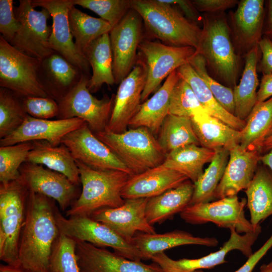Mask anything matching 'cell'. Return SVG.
I'll return each mask as SVG.
<instances>
[{
	"mask_svg": "<svg viewBox=\"0 0 272 272\" xmlns=\"http://www.w3.org/2000/svg\"><path fill=\"white\" fill-rule=\"evenodd\" d=\"M272 149V135L266 140L259 150V152L262 153H266Z\"/></svg>",
	"mask_w": 272,
	"mask_h": 272,
	"instance_id": "obj_56",
	"label": "cell"
},
{
	"mask_svg": "<svg viewBox=\"0 0 272 272\" xmlns=\"http://www.w3.org/2000/svg\"><path fill=\"white\" fill-rule=\"evenodd\" d=\"M86 122L79 118L65 119H42L29 116L12 133L0 140L1 146L36 141H46L57 146L63 138L80 127Z\"/></svg>",
	"mask_w": 272,
	"mask_h": 272,
	"instance_id": "obj_22",
	"label": "cell"
},
{
	"mask_svg": "<svg viewBox=\"0 0 272 272\" xmlns=\"http://www.w3.org/2000/svg\"><path fill=\"white\" fill-rule=\"evenodd\" d=\"M76 253L81 272H165L155 262L130 260L86 242H77Z\"/></svg>",
	"mask_w": 272,
	"mask_h": 272,
	"instance_id": "obj_21",
	"label": "cell"
},
{
	"mask_svg": "<svg viewBox=\"0 0 272 272\" xmlns=\"http://www.w3.org/2000/svg\"><path fill=\"white\" fill-rule=\"evenodd\" d=\"M208 167L194 182V190L189 205L212 201L215 191L224 175L229 158V151L225 149L215 151Z\"/></svg>",
	"mask_w": 272,
	"mask_h": 272,
	"instance_id": "obj_39",
	"label": "cell"
},
{
	"mask_svg": "<svg viewBox=\"0 0 272 272\" xmlns=\"http://www.w3.org/2000/svg\"><path fill=\"white\" fill-rule=\"evenodd\" d=\"M272 247V234L264 244L250 256L245 263L235 272H252L255 265ZM193 272H203L201 269Z\"/></svg>",
	"mask_w": 272,
	"mask_h": 272,
	"instance_id": "obj_50",
	"label": "cell"
},
{
	"mask_svg": "<svg viewBox=\"0 0 272 272\" xmlns=\"http://www.w3.org/2000/svg\"><path fill=\"white\" fill-rule=\"evenodd\" d=\"M191 120L201 147L214 151L225 149L229 151L239 145L240 131L231 127L208 113L197 114Z\"/></svg>",
	"mask_w": 272,
	"mask_h": 272,
	"instance_id": "obj_29",
	"label": "cell"
},
{
	"mask_svg": "<svg viewBox=\"0 0 272 272\" xmlns=\"http://www.w3.org/2000/svg\"><path fill=\"white\" fill-rule=\"evenodd\" d=\"M82 73L54 51L40 61L38 77L49 97L57 101L65 96L79 82Z\"/></svg>",
	"mask_w": 272,
	"mask_h": 272,
	"instance_id": "obj_25",
	"label": "cell"
},
{
	"mask_svg": "<svg viewBox=\"0 0 272 272\" xmlns=\"http://www.w3.org/2000/svg\"><path fill=\"white\" fill-rule=\"evenodd\" d=\"M14 10L20 27L10 44L40 61L52 54L54 51L49 43L51 27L47 24L51 16L49 11L44 8L35 10L31 0H20Z\"/></svg>",
	"mask_w": 272,
	"mask_h": 272,
	"instance_id": "obj_11",
	"label": "cell"
},
{
	"mask_svg": "<svg viewBox=\"0 0 272 272\" xmlns=\"http://www.w3.org/2000/svg\"><path fill=\"white\" fill-rule=\"evenodd\" d=\"M39 272H51L50 271H39Z\"/></svg>",
	"mask_w": 272,
	"mask_h": 272,
	"instance_id": "obj_58",
	"label": "cell"
},
{
	"mask_svg": "<svg viewBox=\"0 0 272 272\" xmlns=\"http://www.w3.org/2000/svg\"><path fill=\"white\" fill-rule=\"evenodd\" d=\"M83 54L92 70L88 83L91 93L97 92L105 84H115L113 73V56L109 33H106L91 42Z\"/></svg>",
	"mask_w": 272,
	"mask_h": 272,
	"instance_id": "obj_31",
	"label": "cell"
},
{
	"mask_svg": "<svg viewBox=\"0 0 272 272\" xmlns=\"http://www.w3.org/2000/svg\"><path fill=\"white\" fill-rule=\"evenodd\" d=\"M260 53L258 45L246 54L240 82L232 89L235 116L244 121L256 103L257 89L259 85L257 71Z\"/></svg>",
	"mask_w": 272,
	"mask_h": 272,
	"instance_id": "obj_32",
	"label": "cell"
},
{
	"mask_svg": "<svg viewBox=\"0 0 272 272\" xmlns=\"http://www.w3.org/2000/svg\"><path fill=\"white\" fill-rule=\"evenodd\" d=\"M149 199H126L120 207L99 210L90 217L107 226L131 243L137 232L156 233L155 228L148 223L146 217V208Z\"/></svg>",
	"mask_w": 272,
	"mask_h": 272,
	"instance_id": "obj_19",
	"label": "cell"
},
{
	"mask_svg": "<svg viewBox=\"0 0 272 272\" xmlns=\"http://www.w3.org/2000/svg\"><path fill=\"white\" fill-rule=\"evenodd\" d=\"M54 201L29 192L19 248L21 267L27 272L49 271L52 247L59 234Z\"/></svg>",
	"mask_w": 272,
	"mask_h": 272,
	"instance_id": "obj_1",
	"label": "cell"
},
{
	"mask_svg": "<svg viewBox=\"0 0 272 272\" xmlns=\"http://www.w3.org/2000/svg\"><path fill=\"white\" fill-rule=\"evenodd\" d=\"M172 6H177L188 19L197 23L201 21L202 16L196 9L191 1L188 0H161Z\"/></svg>",
	"mask_w": 272,
	"mask_h": 272,
	"instance_id": "obj_51",
	"label": "cell"
},
{
	"mask_svg": "<svg viewBox=\"0 0 272 272\" xmlns=\"http://www.w3.org/2000/svg\"><path fill=\"white\" fill-rule=\"evenodd\" d=\"M0 272H27L21 267H15L12 265L1 264Z\"/></svg>",
	"mask_w": 272,
	"mask_h": 272,
	"instance_id": "obj_55",
	"label": "cell"
},
{
	"mask_svg": "<svg viewBox=\"0 0 272 272\" xmlns=\"http://www.w3.org/2000/svg\"><path fill=\"white\" fill-rule=\"evenodd\" d=\"M29 152L26 161L41 165L60 173L72 182L81 183L78 167L69 149L63 144L54 146L46 141H36Z\"/></svg>",
	"mask_w": 272,
	"mask_h": 272,
	"instance_id": "obj_28",
	"label": "cell"
},
{
	"mask_svg": "<svg viewBox=\"0 0 272 272\" xmlns=\"http://www.w3.org/2000/svg\"><path fill=\"white\" fill-rule=\"evenodd\" d=\"M149 35L173 46L199 47L201 28L174 6L161 0H130Z\"/></svg>",
	"mask_w": 272,
	"mask_h": 272,
	"instance_id": "obj_3",
	"label": "cell"
},
{
	"mask_svg": "<svg viewBox=\"0 0 272 272\" xmlns=\"http://www.w3.org/2000/svg\"><path fill=\"white\" fill-rule=\"evenodd\" d=\"M230 236L219 250L196 259L183 258L174 260L164 252L152 256L151 259L157 263L165 272H193L204 268H212L227 262L226 256L231 251L237 250L248 258L253 252L252 246L261 232V227L256 231L241 234L234 229L230 230Z\"/></svg>",
	"mask_w": 272,
	"mask_h": 272,
	"instance_id": "obj_14",
	"label": "cell"
},
{
	"mask_svg": "<svg viewBox=\"0 0 272 272\" xmlns=\"http://www.w3.org/2000/svg\"><path fill=\"white\" fill-rule=\"evenodd\" d=\"M147 72L139 63L119 83L114 105L106 130L121 133L127 130L132 118L138 112L145 88Z\"/></svg>",
	"mask_w": 272,
	"mask_h": 272,
	"instance_id": "obj_20",
	"label": "cell"
},
{
	"mask_svg": "<svg viewBox=\"0 0 272 272\" xmlns=\"http://www.w3.org/2000/svg\"><path fill=\"white\" fill-rule=\"evenodd\" d=\"M131 243L140 252L142 259L148 260L155 254L175 247L185 245L215 247L219 242L215 237H196L186 231L174 230L162 234L137 232Z\"/></svg>",
	"mask_w": 272,
	"mask_h": 272,
	"instance_id": "obj_26",
	"label": "cell"
},
{
	"mask_svg": "<svg viewBox=\"0 0 272 272\" xmlns=\"http://www.w3.org/2000/svg\"><path fill=\"white\" fill-rule=\"evenodd\" d=\"M35 8L47 10L52 19L49 39L50 48L64 57L82 72L89 75L90 65L77 48L71 31L69 13L74 6L73 0H31Z\"/></svg>",
	"mask_w": 272,
	"mask_h": 272,
	"instance_id": "obj_16",
	"label": "cell"
},
{
	"mask_svg": "<svg viewBox=\"0 0 272 272\" xmlns=\"http://www.w3.org/2000/svg\"><path fill=\"white\" fill-rule=\"evenodd\" d=\"M203 112L208 113L189 85L179 76L171 93L169 114L191 118Z\"/></svg>",
	"mask_w": 272,
	"mask_h": 272,
	"instance_id": "obj_42",
	"label": "cell"
},
{
	"mask_svg": "<svg viewBox=\"0 0 272 272\" xmlns=\"http://www.w3.org/2000/svg\"><path fill=\"white\" fill-rule=\"evenodd\" d=\"M260 161L272 172V149L261 155Z\"/></svg>",
	"mask_w": 272,
	"mask_h": 272,
	"instance_id": "obj_54",
	"label": "cell"
},
{
	"mask_svg": "<svg viewBox=\"0 0 272 272\" xmlns=\"http://www.w3.org/2000/svg\"><path fill=\"white\" fill-rule=\"evenodd\" d=\"M22 101L25 111L31 117L49 119L58 115V103L51 98L27 97L22 98Z\"/></svg>",
	"mask_w": 272,
	"mask_h": 272,
	"instance_id": "obj_46",
	"label": "cell"
},
{
	"mask_svg": "<svg viewBox=\"0 0 272 272\" xmlns=\"http://www.w3.org/2000/svg\"><path fill=\"white\" fill-rule=\"evenodd\" d=\"M73 3L93 11L112 27L131 9L130 0H73Z\"/></svg>",
	"mask_w": 272,
	"mask_h": 272,
	"instance_id": "obj_45",
	"label": "cell"
},
{
	"mask_svg": "<svg viewBox=\"0 0 272 272\" xmlns=\"http://www.w3.org/2000/svg\"><path fill=\"white\" fill-rule=\"evenodd\" d=\"M129 169L133 175L163 164L166 154L147 127L131 128L114 133L107 130L94 133Z\"/></svg>",
	"mask_w": 272,
	"mask_h": 272,
	"instance_id": "obj_5",
	"label": "cell"
},
{
	"mask_svg": "<svg viewBox=\"0 0 272 272\" xmlns=\"http://www.w3.org/2000/svg\"><path fill=\"white\" fill-rule=\"evenodd\" d=\"M77 242L59 232L50 258L51 272H81L76 253Z\"/></svg>",
	"mask_w": 272,
	"mask_h": 272,
	"instance_id": "obj_43",
	"label": "cell"
},
{
	"mask_svg": "<svg viewBox=\"0 0 272 272\" xmlns=\"http://www.w3.org/2000/svg\"><path fill=\"white\" fill-rule=\"evenodd\" d=\"M272 97V74L263 75L257 93L256 103L263 102Z\"/></svg>",
	"mask_w": 272,
	"mask_h": 272,
	"instance_id": "obj_52",
	"label": "cell"
},
{
	"mask_svg": "<svg viewBox=\"0 0 272 272\" xmlns=\"http://www.w3.org/2000/svg\"><path fill=\"white\" fill-rule=\"evenodd\" d=\"M215 153L196 145H189L166 154L162 165L184 174L194 183L203 173L205 164L212 161Z\"/></svg>",
	"mask_w": 272,
	"mask_h": 272,
	"instance_id": "obj_36",
	"label": "cell"
},
{
	"mask_svg": "<svg viewBox=\"0 0 272 272\" xmlns=\"http://www.w3.org/2000/svg\"><path fill=\"white\" fill-rule=\"evenodd\" d=\"M205 83L218 103L228 112L235 115V103L233 89L214 79L208 73L203 56L198 53L189 63Z\"/></svg>",
	"mask_w": 272,
	"mask_h": 272,
	"instance_id": "obj_44",
	"label": "cell"
},
{
	"mask_svg": "<svg viewBox=\"0 0 272 272\" xmlns=\"http://www.w3.org/2000/svg\"><path fill=\"white\" fill-rule=\"evenodd\" d=\"M78 167L82 191L65 211L66 217H90L95 211L116 208L124 202L121 191L131 175L121 171L93 169L75 160Z\"/></svg>",
	"mask_w": 272,
	"mask_h": 272,
	"instance_id": "obj_4",
	"label": "cell"
},
{
	"mask_svg": "<svg viewBox=\"0 0 272 272\" xmlns=\"http://www.w3.org/2000/svg\"><path fill=\"white\" fill-rule=\"evenodd\" d=\"M90 75L82 73L79 82L63 98L57 101V119L79 118L93 133L106 130L114 105V95L101 99L93 96L88 88Z\"/></svg>",
	"mask_w": 272,
	"mask_h": 272,
	"instance_id": "obj_9",
	"label": "cell"
},
{
	"mask_svg": "<svg viewBox=\"0 0 272 272\" xmlns=\"http://www.w3.org/2000/svg\"><path fill=\"white\" fill-rule=\"evenodd\" d=\"M143 20L130 9L109 32L115 84L126 78L136 64L139 46L143 36Z\"/></svg>",
	"mask_w": 272,
	"mask_h": 272,
	"instance_id": "obj_13",
	"label": "cell"
},
{
	"mask_svg": "<svg viewBox=\"0 0 272 272\" xmlns=\"http://www.w3.org/2000/svg\"><path fill=\"white\" fill-rule=\"evenodd\" d=\"M29 191L19 178L0 183V259L21 267L19 258Z\"/></svg>",
	"mask_w": 272,
	"mask_h": 272,
	"instance_id": "obj_6",
	"label": "cell"
},
{
	"mask_svg": "<svg viewBox=\"0 0 272 272\" xmlns=\"http://www.w3.org/2000/svg\"><path fill=\"white\" fill-rule=\"evenodd\" d=\"M241 132L239 145L245 151H258L272 135V97L255 104Z\"/></svg>",
	"mask_w": 272,
	"mask_h": 272,
	"instance_id": "obj_35",
	"label": "cell"
},
{
	"mask_svg": "<svg viewBox=\"0 0 272 272\" xmlns=\"http://www.w3.org/2000/svg\"><path fill=\"white\" fill-rule=\"evenodd\" d=\"M189 180L184 174L162 165L131 175L121 191L124 199L151 198L174 188Z\"/></svg>",
	"mask_w": 272,
	"mask_h": 272,
	"instance_id": "obj_24",
	"label": "cell"
},
{
	"mask_svg": "<svg viewBox=\"0 0 272 272\" xmlns=\"http://www.w3.org/2000/svg\"><path fill=\"white\" fill-rule=\"evenodd\" d=\"M40 60L26 54L0 36V86L21 98L49 97L39 82Z\"/></svg>",
	"mask_w": 272,
	"mask_h": 272,
	"instance_id": "obj_8",
	"label": "cell"
},
{
	"mask_svg": "<svg viewBox=\"0 0 272 272\" xmlns=\"http://www.w3.org/2000/svg\"><path fill=\"white\" fill-rule=\"evenodd\" d=\"M179 78L176 70L171 73L154 94L141 104L128 126L132 128L145 127L154 135H158L164 120L169 114L171 93Z\"/></svg>",
	"mask_w": 272,
	"mask_h": 272,
	"instance_id": "obj_27",
	"label": "cell"
},
{
	"mask_svg": "<svg viewBox=\"0 0 272 272\" xmlns=\"http://www.w3.org/2000/svg\"><path fill=\"white\" fill-rule=\"evenodd\" d=\"M263 0H241L230 14L231 37L237 54L245 57L263 36L265 16Z\"/></svg>",
	"mask_w": 272,
	"mask_h": 272,
	"instance_id": "obj_17",
	"label": "cell"
},
{
	"mask_svg": "<svg viewBox=\"0 0 272 272\" xmlns=\"http://www.w3.org/2000/svg\"><path fill=\"white\" fill-rule=\"evenodd\" d=\"M261 155L258 151L244 150L239 145L229 150V160L214 198L237 195L245 190L254 176Z\"/></svg>",
	"mask_w": 272,
	"mask_h": 272,
	"instance_id": "obj_23",
	"label": "cell"
},
{
	"mask_svg": "<svg viewBox=\"0 0 272 272\" xmlns=\"http://www.w3.org/2000/svg\"><path fill=\"white\" fill-rule=\"evenodd\" d=\"M246 203L245 198L240 200L237 195L228 196L214 201L189 205L180 216L189 224L213 223L219 227L234 229L238 233L245 234L261 227H254L246 218L244 208Z\"/></svg>",
	"mask_w": 272,
	"mask_h": 272,
	"instance_id": "obj_12",
	"label": "cell"
},
{
	"mask_svg": "<svg viewBox=\"0 0 272 272\" xmlns=\"http://www.w3.org/2000/svg\"><path fill=\"white\" fill-rule=\"evenodd\" d=\"M193 190V183L187 180L174 188L149 198L146 208L148 223L153 226L172 220L175 214L180 213L189 206Z\"/></svg>",
	"mask_w": 272,
	"mask_h": 272,
	"instance_id": "obj_30",
	"label": "cell"
},
{
	"mask_svg": "<svg viewBox=\"0 0 272 272\" xmlns=\"http://www.w3.org/2000/svg\"><path fill=\"white\" fill-rule=\"evenodd\" d=\"M28 115L22 98L8 89L0 87V139L19 128Z\"/></svg>",
	"mask_w": 272,
	"mask_h": 272,
	"instance_id": "obj_40",
	"label": "cell"
},
{
	"mask_svg": "<svg viewBox=\"0 0 272 272\" xmlns=\"http://www.w3.org/2000/svg\"><path fill=\"white\" fill-rule=\"evenodd\" d=\"M55 218L60 233L77 242H86L100 248L109 247L117 254L130 260L141 261V253L105 224L82 216L64 217L56 208Z\"/></svg>",
	"mask_w": 272,
	"mask_h": 272,
	"instance_id": "obj_10",
	"label": "cell"
},
{
	"mask_svg": "<svg viewBox=\"0 0 272 272\" xmlns=\"http://www.w3.org/2000/svg\"><path fill=\"white\" fill-rule=\"evenodd\" d=\"M176 72L189 85L200 103L210 115L235 129L242 130L246 121L228 112L218 103L189 63L181 66Z\"/></svg>",
	"mask_w": 272,
	"mask_h": 272,
	"instance_id": "obj_34",
	"label": "cell"
},
{
	"mask_svg": "<svg viewBox=\"0 0 272 272\" xmlns=\"http://www.w3.org/2000/svg\"><path fill=\"white\" fill-rule=\"evenodd\" d=\"M199 47L209 74L225 86L237 85L241 58L235 52L225 13L204 14Z\"/></svg>",
	"mask_w": 272,
	"mask_h": 272,
	"instance_id": "obj_2",
	"label": "cell"
},
{
	"mask_svg": "<svg viewBox=\"0 0 272 272\" xmlns=\"http://www.w3.org/2000/svg\"><path fill=\"white\" fill-rule=\"evenodd\" d=\"M258 272H272V261L267 264H262Z\"/></svg>",
	"mask_w": 272,
	"mask_h": 272,
	"instance_id": "obj_57",
	"label": "cell"
},
{
	"mask_svg": "<svg viewBox=\"0 0 272 272\" xmlns=\"http://www.w3.org/2000/svg\"><path fill=\"white\" fill-rule=\"evenodd\" d=\"M250 221L256 227L272 215V172L265 167H258L245 190Z\"/></svg>",
	"mask_w": 272,
	"mask_h": 272,
	"instance_id": "obj_33",
	"label": "cell"
},
{
	"mask_svg": "<svg viewBox=\"0 0 272 272\" xmlns=\"http://www.w3.org/2000/svg\"><path fill=\"white\" fill-rule=\"evenodd\" d=\"M20 179L29 192L44 195L67 211L79 196L77 185L63 174L42 165L25 162L19 168Z\"/></svg>",
	"mask_w": 272,
	"mask_h": 272,
	"instance_id": "obj_18",
	"label": "cell"
},
{
	"mask_svg": "<svg viewBox=\"0 0 272 272\" xmlns=\"http://www.w3.org/2000/svg\"><path fill=\"white\" fill-rule=\"evenodd\" d=\"M258 46L262 54L261 60L259 65V71L263 75L272 74V41L263 36L258 43Z\"/></svg>",
	"mask_w": 272,
	"mask_h": 272,
	"instance_id": "obj_49",
	"label": "cell"
},
{
	"mask_svg": "<svg viewBox=\"0 0 272 272\" xmlns=\"http://www.w3.org/2000/svg\"><path fill=\"white\" fill-rule=\"evenodd\" d=\"M69 21L75 45L82 54L91 42L103 34L109 33L112 28L106 21L88 15L75 5L70 10Z\"/></svg>",
	"mask_w": 272,
	"mask_h": 272,
	"instance_id": "obj_38",
	"label": "cell"
},
{
	"mask_svg": "<svg viewBox=\"0 0 272 272\" xmlns=\"http://www.w3.org/2000/svg\"><path fill=\"white\" fill-rule=\"evenodd\" d=\"M157 139L166 155L187 145L200 146L191 118L169 114L164 120Z\"/></svg>",
	"mask_w": 272,
	"mask_h": 272,
	"instance_id": "obj_37",
	"label": "cell"
},
{
	"mask_svg": "<svg viewBox=\"0 0 272 272\" xmlns=\"http://www.w3.org/2000/svg\"><path fill=\"white\" fill-rule=\"evenodd\" d=\"M138 51L137 63L142 65L147 72L141 102L147 100L171 73L190 63L196 53L192 47L173 46L147 39L142 40Z\"/></svg>",
	"mask_w": 272,
	"mask_h": 272,
	"instance_id": "obj_7",
	"label": "cell"
},
{
	"mask_svg": "<svg viewBox=\"0 0 272 272\" xmlns=\"http://www.w3.org/2000/svg\"><path fill=\"white\" fill-rule=\"evenodd\" d=\"M75 160L97 170H112L133 173L113 152L92 131L86 122L66 134L61 140Z\"/></svg>",
	"mask_w": 272,
	"mask_h": 272,
	"instance_id": "obj_15",
	"label": "cell"
},
{
	"mask_svg": "<svg viewBox=\"0 0 272 272\" xmlns=\"http://www.w3.org/2000/svg\"><path fill=\"white\" fill-rule=\"evenodd\" d=\"M33 148V142L0 147V182L7 183L20 177L19 168Z\"/></svg>",
	"mask_w": 272,
	"mask_h": 272,
	"instance_id": "obj_41",
	"label": "cell"
},
{
	"mask_svg": "<svg viewBox=\"0 0 272 272\" xmlns=\"http://www.w3.org/2000/svg\"><path fill=\"white\" fill-rule=\"evenodd\" d=\"M192 3L198 12L205 14H220L238 4L237 0H193Z\"/></svg>",
	"mask_w": 272,
	"mask_h": 272,
	"instance_id": "obj_48",
	"label": "cell"
},
{
	"mask_svg": "<svg viewBox=\"0 0 272 272\" xmlns=\"http://www.w3.org/2000/svg\"><path fill=\"white\" fill-rule=\"evenodd\" d=\"M13 3V0H0V32L9 43L20 27L14 13Z\"/></svg>",
	"mask_w": 272,
	"mask_h": 272,
	"instance_id": "obj_47",
	"label": "cell"
},
{
	"mask_svg": "<svg viewBox=\"0 0 272 272\" xmlns=\"http://www.w3.org/2000/svg\"><path fill=\"white\" fill-rule=\"evenodd\" d=\"M266 13L265 16L263 36L272 41V0L266 2Z\"/></svg>",
	"mask_w": 272,
	"mask_h": 272,
	"instance_id": "obj_53",
	"label": "cell"
}]
</instances>
